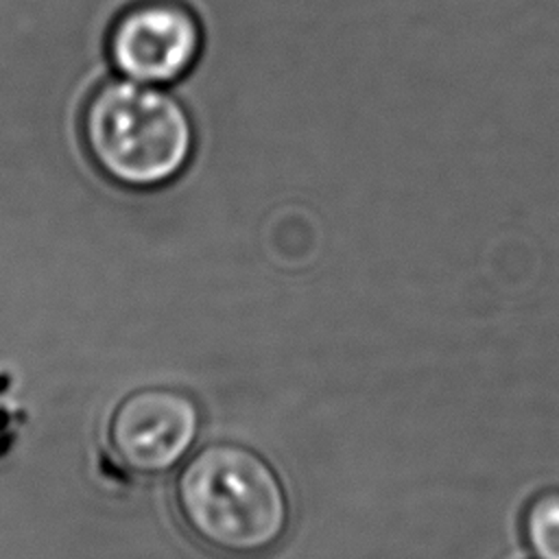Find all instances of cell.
Segmentation results:
<instances>
[{"mask_svg":"<svg viewBox=\"0 0 559 559\" xmlns=\"http://www.w3.org/2000/svg\"><path fill=\"white\" fill-rule=\"evenodd\" d=\"M83 148L98 173L124 188L173 181L194 151V124L164 85L105 79L81 114Z\"/></svg>","mask_w":559,"mask_h":559,"instance_id":"7a4b0ae2","label":"cell"},{"mask_svg":"<svg viewBox=\"0 0 559 559\" xmlns=\"http://www.w3.org/2000/svg\"><path fill=\"white\" fill-rule=\"evenodd\" d=\"M175 507L207 548L249 557L269 550L288 526V498L271 463L240 443H210L179 472Z\"/></svg>","mask_w":559,"mask_h":559,"instance_id":"6da1fadb","label":"cell"},{"mask_svg":"<svg viewBox=\"0 0 559 559\" xmlns=\"http://www.w3.org/2000/svg\"><path fill=\"white\" fill-rule=\"evenodd\" d=\"M524 537L537 559H559V491H544L531 500Z\"/></svg>","mask_w":559,"mask_h":559,"instance_id":"5b68a950","label":"cell"},{"mask_svg":"<svg viewBox=\"0 0 559 559\" xmlns=\"http://www.w3.org/2000/svg\"><path fill=\"white\" fill-rule=\"evenodd\" d=\"M203 50V26L179 0H135L105 33V57L118 76L170 85L183 79Z\"/></svg>","mask_w":559,"mask_h":559,"instance_id":"3957f363","label":"cell"},{"mask_svg":"<svg viewBox=\"0 0 559 559\" xmlns=\"http://www.w3.org/2000/svg\"><path fill=\"white\" fill-rule=\"evenodd\" d=\"M199 408L181 391L146 386L118 402L109 419V443L135 472L173 467L194 443Z\"/></svg>","mask_w":559,"mask_h":559,"instance_id":"277c9868","label":"cell"}]
</instances>
